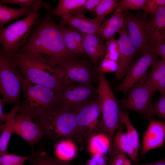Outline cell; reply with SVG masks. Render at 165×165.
<instances>
[{
	"label": "cell",
	"mask_w": 165,
	"mask_h": 165,
	"mask_svg": "<svg viewBox=\"0 0 165 165\" xmlns=\"http://www.w3.org/2000/svg\"><path fill=\"white\" fill-rule=\"evenodd\" d=\"M64 76L62 82L61 92L65 104L73 106L82 103L97 92L91 83L75 85Z\"/></svg>",
	"instance_id": "5bb4252c"
},
{
	"label": "cell",
	"mask_w": 165,
	"mask_h": 165,
	"mask_svg": "<svg viewBox=\"0 0 165 165\" xmlns=\"http://www.w3.org/2000/svg\"><path fill=\"white\" fill-rule=\"evenodd\" d=\"M150 70L143 78L142 81L156 92L165 91V61L157 60L152 65Z\"/></svg>",
	"instance_id": "ffe728a7"
},
{
	"label": "cell",
	"mask_w": 165,
	"mask_h": 165,
	"mask_svg": "<svg viewBox=\"0 0 165 165\" xmlns=\"http://www.w3.org/2000/svg\"><path fill=\"white\" fill-rule=\"evenodd\" d=\"M39 16V12H33L23 19L0 29V51L10 53L18 50L25 42Z\"/></svg>",
	"instance_id": "52a82bcc"
},
{
	"label": "cell",
	"mask_w": 165,
	"mask_h": 165,
	"mask_svg": "<svg viewBox=\"0 0 165 165\" xmlns=\"http://www.w3.org/2000/svg\"><path fill=\"white\" fill-rule=\"evenodd\" d=\"M44 138L56 142L64 139L80 140L83 137L72 107L65 104L59 110L33 120Z\"/></svg>",
	"instance_id": "3957f363"
},
{
	"label": "cell",
	"mask_w": 165,
	"mask_h": 165,
	"mask_svg": "<svg viewBox=\"0 0 165 165\" xmlns=\"http://www.w3.org/2000/svg\"><path fill=\"white\" fill-rule=\"evenodd\" d=\"M160 95L157 102L153 105V116L162 119L165 122V91L160 92Z\"/></svg>",
	"instance_id": "8d00e7d4"
},
{
	"label": "cell",
	"mask_w": 165,
	"mask_h": 165,
	"mask_svg": "<svg viewBox=\"0 0 165 165\" xmlns=\"http://www.w3.org/2000/svg\"><path fill=\"white\" fill-rule=\"evenodd\" d=\"M5 105V102L2 98H0V124L4 123L7 119L9 112L5 113L3 111V108Z\"/></svg>",
	"instance_id": "b9f144b4"
},
{
	"label": "cell",
	"mask_w": 165,
	"mask_h": 165,
	"mask_svg": "<svg viewBox=\"0 0 165 165\" xmlns=\"http://www.w3.org/2000/svg\"><path fill=\"white\" fill-rule=\"evenodd\" d=\"M86 0H59L56 7L51 11L53 16L61 18L71 14L72 16L84 15L86 10L84 6Z\"/></svg>",
	"instance_id": "603a6c76"
},
{
	"label": "cell",
	"mask_w": 165,
	"mask_h": 165,
	"mask_svg": "<svg viewBox=\"0 0 165 165\" xmlns=\"http://www.w3.org/2000/svg\"><path fill=\"white\" fill-rule=\"evenodd\" d=\"M118 67V63L104 57L100 63L98 68V74L111 73L117 71Z\"/></svg>",
	"instance_id": "74e56055"
},
{
	"label": "cell",
	"mask_w": 165,
	"mask_h": 165,
	"mask_svg": "<svg viewBox=\"0 0 165 165\" xmlns=\"http://www.w3.org/2000/svg\"><path fill=\"white\" fill-rule=\"evenodd\" d=\"M55 66L73 82L92 84L96 80L95 75L90 66L75 58L74 56L61 59Z\"/></svg>",
	"instance_id": "9c48e42d"
},
{
	"label": "cell",
	"mask_w": 165,
	"mask_h": 165,
	"mask_svg": "<svg viewBox=\"0 0 165 165\" xmlns=\"http://www.w3.org/2000/svg\"><path fill=\"white\" fill-rule=\"evenodd\" d=\"M60 24L71 26L81 33L85 34H98L100 26L95 24L94 19L88 18L84 15H66L61 18Z\"/></svg>",
	"instance_id": "d6986e66"
},
{
	"label": "cell",
	"mask_w": 165,
	"mask_h": 165,
	"mask_svg": "<svg viewBox=\"0 0 165 165\" xmlns=\"http://www.w3.org/2000/svg\"><path fill=\"white\" fill-rule=\"evenodd\" d=\"M163 43H165V40H164V41Z\"/></svg>",
	"instance_id": "f6af8a7d"
},
{
	"label": "cell",
	"mask_w": 165,
	"mask_h": 165,
	"mask_svg": "<svg viewBox=\"0 0 165 165\" xmlns=\"http://www.w3.org/2000/svg\"><path fill=\"white\" fill-rule=\"evenodd\" d=\"M124 23L123 11L116 9L110 17L105 20L99 27L98 34L102 41L105 40L106 41L114 38L116 34L119 33L122 29Z\"/></svg>",
	"instance_id": "44dd1931"
},
{
	"label": "cell",
	"mask_w": 165,
	"mask_h": 165,
	"mask_svg": "<svg viewBox=\"0 0 165 165\" xmlns=\"http://www.w3.org/2000/svg\"><path fill=\"white\" fill-rule=\"evenodd\" d=\"M6 4L18 5L21 7L28 9L32 12H39L43 7L47 10H51L50 5L41 0H1L0 4Z\"/></svg>",
	"instance_id": "f546056e"
},
{
	"label": "cell",
	"mask_w": 165,
	"mask_h": 165,
	"mask_svg": "<svg viewBox=\"0 0 165 165\" xmlns=\"http://www.w3.org/2000/svg\"><path fill=\"white\" fill-rule=\"evenodd\" d=\"M8 54L26 79L61 92L64 76L57 67L26 55L15 53Z\"/></svg>",
	"instance_id": "277c9868"
},
{
	"label": "cell",
	"mask_w": 165,
	"mask_h": 165,
	"mask_svg": "<svg viewBox=\"0 0 165 165\" xmlns=\"http://www.w3.org/2000/svg\"><path fill=\"white\" fill-rule=\"evenodd\" d=\"M24 76L9 54L0 51V93L5 105L19 103Z\"/></svg>",
	"instance_id": "8992f818"
},
{
	"label": "cell",
	"mask_w": 165,
	"mask_h": 165,
	"mask_svg": "<svg viewBox=\"0 0 165 165\" xmlns=\"http://www.w3.org/2000/svg\"><path fill=\"white\" fill-rule=\"evenodd\" d=\"M28 156L29 165H74L53 156L42 148H37Z\"/></svg>",
	"instance_id": "d4e9b609"
},
{
	"label": "cell",
	"mask_w": 165,
	"mask_h": 165,
	"mask_svg": "<svg viewBox=\"0 0 165 165\" xmlns=\"http://www.w3.org/2000/svg\"><path fill=\"white\" fill-rule=\"evenodd\" d=\"M157 56L152 50H149L141 54L134 63L119 84L116 87L115 90L126 93L133 88L139 80L146 74L149 67L158 60Z\"/></svg>",
	"instance_id": "8fae6325"
},
{
	"label": "cell",
	"mask_w": 165,
	"mask_h": 165,
	"mask_svg": "<svg viewBox=\"0 0 165 165\" xmlns=\"http://www.w3.org/2000/svg\"><path fill=\"white\" fill-rule=\"evenodd\" d=\"M119 33V57L118 68L116 72V79L120 80L126 75L132 67L137 54L135 48L130 39L125 22L123 28Z\"/></svg>",
	"instance_id": "4fadbf2b"
},
{
	"label": "cell",
	"mask_w": 165,
	"mask_h": 165,
	"mask_svg": "<svg viewBox=\"0 0 165 165\" xmlns=\"http://www.w3.org/2000/svg\"><path fill=\"white\" fill-rule=\"evenodd\" d=\"M84 50L91 61L97 64L105 57L107 50L100 35L98 34L81 33Z\"/></svg>",
	"instance_id": "ac0fdd59"
},
{
	"label": "cell",
	"mask_w": 165,
	"mask_h": 165,
	"mask_svg": "<svg viewBox=\"0 0 165 165\" xmlns=\"http://www.w3.org/2000/svg\"><path fill=\"white\" fill-rule=\"evenodd\" d=\"M54 153L57 158L64 161L69 162L74 159L77 154V149L73 140L64 139L56 142Z\"/></svg>",
	"instance_id": "484cf974"
},
{
	"label": "cell",
	"mask_w": 165,
	"mask_h": 165,
	"mask_svg": "<svg viewBox=\"0 0 165 165\" xmlns=\"http://www.w3.org/2000/svg\"><path fill=\"white\" fill-rule=\"evenodd\" d=\"M19 112L32 120L54 112L65 105L61 92L30 82L24 77Z\"/></svg>",
	"instance_id": "7a4b0ae2"
},
{
	"label": "cell",
	"mask_w": 165,
	"mask_h": 165,
	"mask_svg": "<svg viewBox=\"0 0 165 165\" xmlns=\"http://www.w3.org/2000/svg\"><path fill=\"white\" fill-rule=\"evenodd\" d=\"M110 156L107 165H132L125 154L111 148Z\"/></svg>",
	"instance_id": "d590c367"
},
{
	"label": "cell",
	"mask_w": 165,
	"mask_h": 165,
	"mask_svg": "<svg viewBox=\"0 0 165 165\" xmlns=\"http://www.w3.org/2000/svg\"><path fill=\"white\" fill-rule=\"evenodd\" d=\"M123 13L124 22L137 55L142 54L150 50L144 24V16L141 17L124 11Z\"/></svg>",
	"instance_id": "7c38bea8"
},
{
	"label": "cell",
	"mask_w": 165,
	"mask_h": 165,
	"mask_svg": "<svg viewBox=\"0 0 165 165\" xmlns=\"http://www.w3.org/2000/svg\"><path fill=\"white\" fill-rule=\"evenodd\" d=\"M127 97L121 102L122 109L133 110L140 114L144 118L150 120L154 116L152 97L155 91L141 80L128 91Z\"/></svg>",
	"instance_id": "ba28073f"
},
{
	"label": "cell",
	"mask_w": 165,
	"mask_h": 165,
	"mask_svg": "<svg viewBox=\"0 0 165 165\" xmlns=\"http://www.w3.org/2000/svg\"><path fill=\"white\" fill-rule=\"evenodd\" d=\"M110 148L127 154L133 161H137L138 154L122 130H119L116 133Z\"/></svg>",
	"instance_id": "cb8c5ba5"
},
{
	"label": "cell",
	"mask_w": 165,
	"mask_h": 165,
	"mask_svg": "<svg viewBox=\"0 0 165 165\" xmlns=\"http://www.w3.org/2000/svg\"><path fill=\"white\" fill-rule=\"evenodd\" d=\"M47 11L25 43L13 53L26 55L55 66L59 60L74 55L67 48L60 24L53 19L52 10Z\"/></svg>",
	"instance_id": "6da1fadb"
},
{
	"label": "cell",
	"mask_w": 165,
	"mask_h": 165,
	"mask_svg": "<svg viewBox=\"0 0 165 165\" xmlns=\"http://www.w3.org/2000/svg\"><path fill=\"white\" fill-rule=\"evenodd\" d=\"M60 25L64 42L68 50L74 55L86 53L84 49L80 47L75 40L70 31L69 26Z\"/></svg>",
	"instance_id": "1f68e13d"
},
{
	"label": "cell",
	"mask_w": 165,
	"mask_h": 165,
	"mask_svg": "<svg viewBox=\"0 0 165 165\" xmlns=\"http://www.w3.org/2000/svg\"><path fill=\"white\" fill-rule=\"evenodd\" d=\"M28 158L9 152L0 155V165H24Z\"/></svg>",
	"instance_id": "e575fe53"
},
{
	"label": "cell",
	"mask_w": 165,
	"mask_h": 165,
	"mask_svg": "<svg viewBox=\"0 0 165 165\" xmlns=\"http://www.w3.org/2000/svg\"><path fill=\"white\" fill-rule=\"evenodd\" d=\"M20 104L15 105L9 112V115L5 122L0 124V155L9 152L7 151L8 145L13 133L15 117L19 111Z\"/></svg>",
	"instance_id": "7402d4cb"
},
{
	"label": "cell",
	"mask_w": 165,
	"mask_h": 165,
	"mask_svg": "<svg viewBox=\"0 0 165 165\" xmlns=\"http://www.w3.org/2000/svg\"><path fill=\"white\" fill-rule=\"evenodd\" d=\"M165 6V0H147L144 11L146 14H152Z\"/></svg>",
	"instance_id": "f35d334b"
},
{
	"label": "cell",
	"mask_w": 165,
	"mask_h": 165,
	"mask_svg": "<svg viewBox=\"0 0 165 165\" xmlns=\"http://www.w3.org/2000/svg\"><path fill=\"white\" fill-rule=\"evenodd\" d=\"M105 45L107 50L104 57L118 63L120 52L118 40L112 38L106 41Z\"/></svg>",
	"instance_id": "d6a6232c"
},
{
	"label": "cell",
	"mask_w": 165,
	"mask_h": 165,
	"mask_svg": "<svg viewBox=\"0 0 165 165\" xmlns=\"http://www.w3.org/2000/svg\"><path fill=\"white\" fill-rule=\"evenodd\" d=\"M147 0H122L119 1L116 9L122 11L126 9L145 10Z\"/></svg>",
	"instance_id": "836d02e7"
},
{
	"label": "cell",
	"mask_w": 165,
	"mask_h": 165,
	"mask_svg": "<svg viewBox=\"0 0 165 165\" xmlns=\"http://www.w3.org/2000/svg\"><path fill=\"white\" fill-rule=\"evenodd\" d=\"M122 119L123 123L126 128V134L136 152L138 154L140 144L139 136L130 120L127 111L123 112Z\"/></svg>",
	"instance_id": "4dcf8cb0"
},
{
	"label": "cell",
	"mask_w": 165,
	"mask_h": 165,
	"mask_svg": "<svg viewBox=\"0 0 165 165\" xmlns=\"http://www.w3.org/2000/svg\"><path fill=\"white\" fill-rule=\"evenodd\" d=\"M134 165H165V157L155 162L149 163H137Z\"/></svg>",
	"instance_id": "ee69618b"
},
{
	"label": "cell",
	"mask_w": 165,
	"mask_h": 165,
	"mask_svg": "<svg viewBox=\"0 0 165 165\" xmlns=\"http://www.w3.org/2000/svg\"><path fill=\"white\" fill-rule=\"evenodd\" d=\"M72 107L75 114L78 125L83 137L85 136L86 132L89 133L96 129L98 124V118L101 112L98 98L88 100Z\"/></svg>",
	"instance_id": "30bf717a"
},
{
	"label": "cell",
	"mask_w": 165,
	"mask_h": 165,
	"mask_svg": "<svg viewBox=\"0 0 165 165\" xmlns=\"http://www.w3.org/2000/svg\"><path fill=\"white\" fill-rule=\"evenodd\" d=\"M165 138V122L159 120H150L143 136L141 156L144 158L149 151L163 146Z\"/></svg>",
	"instance_id": "e0dca14e"
},
{
	"label": "cell",
	"mask_w": 165,
	"mask_h": 165,
	"mask_svg": "<svg viewBox=\"0 0 165 165\" xmlns=\"http://www.w3.org/2000/svg\"><path fill=\"white\" fill-rule=\"evenodd\" d=\"M156 55L160 56L165 61V43L162 44L155 47L152 50Z\"/></svg>",
	"instance_id": "7bdbcfd3"
},
{
	"label": "cell",
	"mask_w": 165,
	"mask_h": 165,
	"mask_svg": "<svg viewBox=\"0 0 165 165\" xmlns=\"http://www.w3.org/2000/svg\"><path fill=\"white\" fill-rule=\"evenodd\" d=\"M97 78L98 99L102 116V133L108 138L112 143L116 132L123 130L125 127L122 122L123 112L104 74H98Z\"/></svg>",
	"instance_id": "5b68a950"
},
{
	"label": "cell",
	"mask_w": 165,
	"mask_h": 165,
	"mask_svg": "<svg viewBox=\"0 0 165 165\" xmlns=\"http://www.w3.org/2000/svg\"><path fill=\"white\" fill-rule=\"evenodd\" d=\"M144 22L150 49L163 43L165 39V6L160 8Z\"/></svg>",
	"instance_id": "9a60e30c"
},
{
	"label": "cell",
	"mask_w": 165,
	"mask_h": 165,
	"mask_svg": "<svg viewBox=\"0 0 165 165\" xmlns=\"http://www.w3.org/2000/svg\"><path fill=\"white\" fill-rule=\"evenodd\" d=\"M13 133L26 141L32 151L34 150L35 144L44 138L41 130L32 119L19 112L15 117Z\"/></svg>",
	"instance_id": "2e32d148"
},
{
	"label": "cell",
	"mask_w": 165,
	"mask_h": 165,
	"mask_svg": "<svg viewBox=\"0 0 165 165\" xmlns=\"http://www.w3.org/2000/svg\"><path fill=\"white\" fill-rule=\"evenodd\" d=\"M32 12L22 7L14 8L0 4V29L9 22L20 17L27 16Z\"/></svg>",
	"instance_id": "83f0119b"
},
{
	"label": "cell",
	"mask_w": 165,
	"mask_h": 165,
	"mask_svg": "<svg viewBox=\"0 0 165 165\" xmlns=\"http://www.w3.org/2000/svg\"><path fill=\"white\" fill-rule=\"evenodd\" d=\"M104 155L97 154L92 155V157L86 162V165H107Z\"/></svg>",
	"instance_id": "ab89813d"
},
{
	"label": "cell",
	"mask_w": 165,
	"mask_h": 165,
	"mask_svg": "<svg viewBox=\"0 0 165 165\" xmlns=\"http://www.w3.org/2000/svg\"><path fill=\"white\" fill-rule=\"evenodd\" d=\"M119 1L116 0H101L95 10L96 16L94 19L95 24L100 26L101 23L105 21V17L116 9Z\"/></svg>",
	"instance_id": "f1b7e54d"
},
{
	"label": "cell",
	"mask_w": 165,
	"mask_h": 165,
	"mask_svg": "<svg viewBox=\"0 0 165 165\" xmlns=\"http://www.w3.org/2000/svg\"><path fill=\"white\" fill-rule=\"evenodd\" d=\"M111 142L108 138L103 133L92 135L88 143L89 151L92 155L101 154L105 155L109 151Z\"/></svg>",
	"instance_id": "4316f807"
},
{
	"label": "cell",
	"mask_w": 165,
	"mask_h": 165,
	"mask_svg": "<svg viewBox=\"0 0 165 165\" xmlns=\"http://www.w3.org/2000/svg\"><path fill=\"white\" fill-rule=\"evenodd\" d=\"M101 1V0H86L84 6L86 10H89L95 13L96 9Z\"/></svg>",
	"instance_id": "60d3db41"
}]
</instances>
